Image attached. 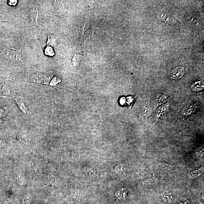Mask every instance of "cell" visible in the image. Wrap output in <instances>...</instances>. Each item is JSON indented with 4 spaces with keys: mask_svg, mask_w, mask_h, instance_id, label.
Masks as SVG:
<instances>
[{
    "mask_svg": "<svg viewBox=\"0 0 204 204\" xmlns=\"http://www.w3.org/2000/svg\"><path fill=\"white\" fill-rule=\"evenodd\" d=\"M17 1H9V4L11 6H15L17 4Z\"/></svg>",
    "mask_w": 204,
    "mask_h": 204,
    "instance_id": "obj_16",
    "label": "cell"
},
{
    "mask_svg": "<svg viewBox=\"0 0 204 204\" xmlns=\"http://www.w3.org/2000/svg\"><path fill=\"white\" fill-rule=\"evenodd\" d=\"M61 79L57 76L53 77L49 83V86H55L60 83L61 82Z\"/></svg>",
    "mask_w": 204,
    "mask_h": 204,
    "instance_id": "obj_11",
    "label": "cell"
},
{
    "mask_svg": "<svg viewBox=\"0 0 204 204\" xmlns=\"http://www.w3.org/2000/svg\"><path fill=\"white\" fill-rule=\"evenodd\" d=\"M169 106V103H166L161 106L158 109L157 112H156V116L157 119H158L159 118L163 115L164 113L168 110Z\"/></svg>",
    "mask_w": 204,
    "mask_h": 204,
    "instance_id": "obj_5",
    "label": "cell"
},
{
    "mask_svg": "<svg viewBox=\"0 0 204 204\" xmlns=\"http://www.w3.org/2000/svg\"><path fill=\"white\" fill-rule=\"evenodd\" d=\"M52 78L48 73L29 71L16 74V80L25 83L49 85Z\"/></svg>",
    "mask_w": 204,
    "mask_h": 204,
    "instance_id": "obj_1",
    "label": "cell"
},
{
    "mask_svg": "<svg viewBox=\"0 0 204 204\" xmlns=\"http://www.w3.org/2000/svg\"><path fill=\"white\" fill-rule=\"evenodd\" d=\"M180 204H191L190 202L186 198L181 197L179 200Z\"/></svg>",
    "mask_w": 204,
    "mask_h": 204,
    "instance_id": "obj_15",
    "label": "cell"
},
{
    "mask_svg": "<svg viewBox=\"0 0 204 204\" xmlns=\"http://www.w3.org/2000/svg\"><path fill=\"white\" fill-rule=\"evenodd\" d=\"M15 102L16 105L18 107L19 109L20 110L22 113L25 115H32L33 113L28 109V107L25 104L21 99L16 98L15 99Z\"/></svg>",
    "mask_w": 204,
    "mask_h": 204,
    "instance_id": "obj_2",
    "label": "cell"
},
{
    "mask_svg": "<svg viewBox=\"0 0 204 204\" xmlns=\"http://www.w3.org/2000/svg\"><path fill=\"white\" fill-rule=\"evenodd\" d=\"M204 83L202 81H196L192 84L191 88L194 91L196 92L200 91L204 89Z\"/></svg>",
    "mask_w": 204,
    "mask_h": 204,
    "instance_id": "obj_6",
    "label": "cell"
},
{
    "mask_svg": "<svg viewBox=\"0 0 204 204\" xmlns=\"http://www.w3.org/2000/svg\"><path fill=\"white\" fill-rule=\"evenodd\" d=\"M204 149L203 148H199L195 151L193 154V157L195 158H200L203 155Z\"/></svg>",
    "mask_w": 204,
    "mask_h": 204,
    "instance_id": "obj_10",
    "label": "cell"
},
{
    "mask_svg": "<svg viewBox=\"0 0 204 204\" xmlns=\"http://www.w3.org/2000/svg\"><path fill=\"white\" fill-rule=\"evenodd\" d=\"M184 73V68L180 66L174 68L172 71V78L174 79H178L182 77Z\"/></svg>",
    "mask_w": 204,
    "mask_h": 204,
    "instance_id": "obj_3",
    "label": "cell"
},
{
    "mask_svg": "<svg viewBox=\"0 0 204 204\" xmlns=\"http://www.w3.org/2000/svg\"><path fill=\"white\" fill-rule=\"evenodd\" d=\"M1 93L3 95L5 96H11L12 92L10 89L9 87L4 86L1 90Z\"/></svg>",
    "mask_w": 204,
    "mask_h": 204,
    "instance_id": "obj_13",
    "label": "cell"
},
{
    "mask_svg": "<svg viewBox=\"0 0 204 204\" xmlns=\"http://www.w3.org/2000/svg\"><path fill=\"white\" fill-rule=\"evenodd\" d=\"M44 53L49 56H53L55 54L53 48L50 46H47L45 49Z\"/></svg>",
    "mask_w": 204,
    "mask_h": 204,
    "instance_id": "obj_9",
    "label": "cell"
},
{
    "mask_svg": "<svg viewBox=\"0 0 204 204\" xmlns=\"http://www.w3.org/2000/svg\"><path fill=\"white\" fill-rule=\"evenodd\" d=\"M4 110L2 109H0V118L2 117L3 113H4Z\"/></svg>",
    "mask_w": 204,
    "mask_h": 204,
    "instance_id": "obj_17",
    "label": "cell"
},
{
    "mask_svg": "<svg viewBox=\"0 0 204 204\" xmlns=\"http://www.w3.org/2000/svg\"><path fill=\"white\" fill-rule=\"evenodd\" d=\"M163 200L167 203L170 204L171 203L172 199H173V195L171 193L168 191H166L162 193L161 194Z\"/></svg>",
    "mask_w": 204,
    "mask_h": 204,
    "instance_id": "obj_7",
    "label": "cell"
},
{
    "mask_svg": "<svg viewBox=\"0 0 204 204\" xmlns=\"http://www.w3.org/2000/svg\"><path fill=\"white\" fill-rule=\"evenodd\" d=\"M116 195L118 198L121 200L126 199L127 196V192L126 189L124 188L118 190L116 193Z\"/></svg>",
    "mask_w": 204,
    "mask_h": 204,
    "instance_id": "obj_8",
    "label": "cell"
},
{
    "mask_svg": "<svg viewBox=\"0 0 204 204\" xmlns=\"http://www.w3.org/2000/svg\"><path fill=\"white\" fill-rule=\"evenodd\" d=\"M158 168L161 170H169L171 168V166L165 163H160L157 165Z\"/></svg>",
    "mask_w": 204,
    "mask_h": 204,
    "instance_id": "obj_12",
    "label": "cell"
},
{
    "mask_svg": "<svg viewBox=\"0 0 204 204\" xmlns=\"http://www.w3.org/2000/svg\"><path fill=\"white\" fill-rule=\"evenodd\" d=\"M203 167L195 169L192 171L190 172L188 174V177L190 179L194 180L198 178L203 173Z\"/></svg>",
    "mask_w": 204,
    "mask_h": 204,
    "instance_id": "obj_4",
    "label": "cell"
},
{
    "mask_svg": "<svg viewBox=\"0 0 204 204\" xmlns=\"http://www.w3.org/2000/svg\"><path fill=\"white\" fill-rule=\"evenodd\" d=\"M55 39L53 37V36L49 35L48 38L47 44L48 46H52L55 42Z\"/></svg>",
    "mask_w": 204,
    "mask_h": 204,
    "instance_id": "obj_14",
    "label": "cell"
}]
</instances>
